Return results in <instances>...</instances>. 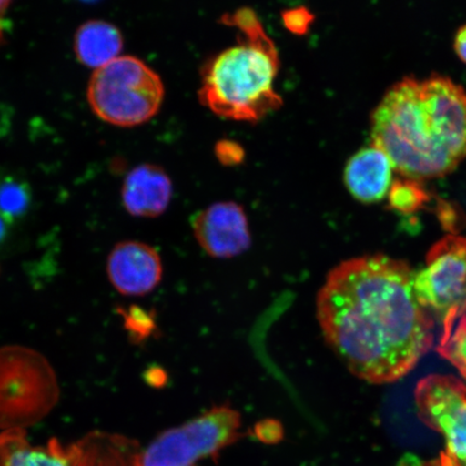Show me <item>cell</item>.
<instances>
[{"label": "cell", "instance_id": "6da1fadb", "mask_svg": "<svg viewBox=\"0 0 466 466\" xmlns=\"http://www.w3.org/2000/svg\"><path fill=\"white\" fill-rule=\"evenodd\" d=\"M415 273L403 260L377 254L342 261L317 299L325 340L362 380H400L433 345V319L419 304Z\"/></svg>", "mask_w": 466, "mask_h": 466}, {"label": "cell", "instance_id": "7a4b0ae2", "mask_svg": "<svg viewBox=\"0 0 466 466\" xmlns=\"http://www.w3.org/2000/svg\"><path fill=\"white\" fill-rule=\"evenodd\" d=\"M221 21L238 28L243 38L204 66L200 101L224 118L258 121L283 104L275 90L277 46L252 8L225 14Z\"/></svg>", "mask_w": 466, "mask_h": 466}, {"label": "cell", "instance_id": "3957f363", "mask_svg": "<svg viewBox=\"0 0 466 466\" xmlns=\"http://www.w3.org/2000/svg\"><path fill=\"white\" fill-rule=\"evenodd\" d=\"M371 138L403 177H441L459 166L436 141L416 78L401 79L384 95L371 114Z\"/></svg>", "mask_w": 466, "mask_h": 466}, {"label": "cell", "instance_id": "277c9868", "mask_svg": "<svg viewBox=\"0 0 466 466\" xmlns=\"http://www.w3.org/2000/svg\"><path fill=\"white\" fill-rule=\"evenodd\" d=\"M86 96L98 118L114 126L134 127L158 113L165 86L147 64L124 56L96 69Z\"/></svg>", "mask_w": 466, "mask_h": 466}, {"label": "cell", "instance_id": "5b68a950", "mask_svg": "<svg viewBox=\"0 0 466 466\" xmlns=\"http://www.w3.org/2000/svg\"><path fill=\"white\" fill-rule=\"evenodd\" d=\"M60 398L56 372L44 355L21 346L0 348V429L43 420Z\"/></svg>", "mask_w": 466, "mask_h": 466}, {"label": "cell", "instance_id": "8992f818", "mask_svg": "<svg viewBox=\"0 0 466 466\" xmlns=\"http://www.w3.org/2000/svg\"><path fill=\"white\" fill-rule=\"evenodd\" d=\"M241 413L228 405L214 406L199 417L165 431L139 451L134 466H195L218 457L240 440Z\"/></svg>", "mask_w": 466, "mask_h": 466}, {"label": "cell", "instance_id": "52a82bcc", "mask_svg": "<svg viewBox=\"0 0 466 466\" xmlns=\"http://www.w3.org/2000/svg\"><path fill=\"white\" fill-rule=\"evenodd\" d=\"M413 289L419 304L440 319V343L445 342L456 320L466 317V238L452 233L436 242L427 266L415 273Z\"/></svg>", "mask_w": 466, "mask_h": 466}, {"label": "cell", "instance_id": "ba28073f", "mask_svg": "<svg viewBox=\"0 0 466 466\" xmlns=\"http://www.w3.org/2000/svg\"><path fill=\"white\" fill-rule=\"evenodd\" d=\"M418 416L444 436L446 464L466 466V386L456 377L430 375L417 384Z\"/></svg>", "mask_w": 466, "mask_h": 466}, {"label": "cell", "instance_id": "9c48e42d", "mask_svg": "<svg viewBox=\"0 0 466 466\" xmlns=\"http://www.w3.org/2000/svg\"><path fill=\"white\" fill-rule=\"evenodd\" d=\"M420 97L441 148L458 165L466 158V91L451 78L420 81Z\"/></svg>", "mask_w": 466, "mask_h": 466}, {"label": "cell", "instance_id": "30bf717a", "mask_svg": "<svg viewBox=\"0 0 466 466\" xmlns=\"http://www.w3.org/2000/svg\"><path fill=\"white\" fill-rule=\"evenodd\" d=\"M190 223L198 244L213 258H235L252 244L248 215L236 202L214 203L192 215Z\"/></svg>", "mask_w": 466, "mask_h": 466}, {"label": "cell", "instance_id": "8fae6325", "mask_svg": "<svg viewBox=\"0 0 466 466\" xmlns=\"http://www.w3.org/2000/svg\"><path fill=\"white\" fill-rule=\"evenodd\" d=\"M107 273L120 294L142 297L154 291L161 282V256L148 244L127 241L116 244L107 261Z\"/></svg>", "mask_w": 466, "mask_h": 466}, {"label": "cell", "instance_id": "7c38bea8", "mask_svg": "<svg viewBox=\"0 0 466 466\" xmlns=\"http://www.w3.org/2000/svg\"><path fill=\"white\" fill-rule=\"evenodd\" d=\"M173 195L172 180L162 167L141 165L127 175L122 204L132 217L154 218L165 213Z\"/></svg>", "mask_w": 466, "mask_h": 466}, {"label": "cell", "instance_id": "4fadbf2b", "mask_svg": "<svg viewBox=\"0 0 466 466\" xmlns=\"http://www.w3.org/2000/svg\"><path fill=\"white\" fill-rule=\"evenodd\" d=\"M393 170L389 157L371 144L360 149L347 162L345 184L355 199L374 203L389 194Z\"/></svg>", "mask_w": 466, "mask_h": 466}, {"label": "cell", "instance_id": "5bb4252c", "mask_svg": "<svg viewBox=\"0 0 466 466\" xmlns=\"http://www.w3.org/2000/svg\"><path fill=\"white\" fill-rule=\"evenodd\" d=\"M0 466H77L72 446L51 440L33 446L25 430H5L0 434Z\"/></svg>", "mask_w": 466, "mask_h": 466}, {"label": "cell", "instance_id": "9a60e30c", "mask_svg": "<svg viewBox=\"0 0 466 466\" xmlns=\"http://www.w3.org/2000/svg\"><path fill=\"white\" fill-rule=\"evenodd\" d=\"M124 48L119 28L112 23L90 20L84 23L74 38V50L78 61L91 68H100L120 56Z\"/></svg>", "mask_w": 466, "mask_h": 466}, {"label": "cell", "instance_id": "2e32d148", "mask_svg": "<svg viewBox=\"0 0 466 466\" xmlns=\"http://www.w3.org/2000/svg\"><path fill=\"white\" fill-rule=\"evenodd\" d=\"M32 200L31 186L25 180L0 173V213L11 224L25 217Z\"/></svg>", "mask_w": 466, "mask_h": 466}, {"label": "cell", "instance_id": "e0dca14e", "mask_svg": "<svg viewBox=\"0 0 466 466\" xmlns=\"http://www.w3.org/2000/svg\"><path fill=\"white\" fill-rule=\"evenodd\" d=\"M390 208L403 214H413L430 200V196L418 179L399 178L392 182L389 194Z\"/></svg>", "mask_w": 466, "mask_h": 466}, {"label": "cell", "instance_id": "ac0fdd59", "mask_svg": "<svg viewBox=\"0 0 466 466\" xmlns=\"http://www.w3.org/2000/svg\"><path fill=\"white\" fill-rule=\"evenodd\" d=\"M437 352L456 367L466 380V317L460 319L456 330L445 342L440 343Z\"/></svg>", "mask_w": 466, "mask_h": 466}, {"label": "cell", "instance_id": "d6986e66", "mask_svg": "<svg viewBox=\"0 0 466 466\" xmlns=\"http://www.w3.org/2000/svg\"><path fill=\"white\" fill-rule=\"evenodd\" d=\"M122 314L126 319L127 329L138 341L149 336L151 330L155 329L154 319L141 308L133 307L127 312L122 310Z\"/></svg>", "mask_w": 466, "mask_h": 466}, {"label": "cell", "instance_id": "ffe728a7", "mask_svg": "<svg viewBox=\"0 0 466 466\" xmlns=\"http://www.w3.org/2000/svg\"><path fill=\"white\" fill-rule=\"evenodd\" d=\"M313 21V14L305 7L287 9L282 13L284 26L295 35H305L309 28H310Z\"/></svg>", "mask_w": 466, "mask_h": 466}, {"label": "cell", "instance_id": "44dd1931", "mask_svg": "<svg viewBox=\"0 0 466 466\" xmlns=\"http://www.w3.org/2000/svg\"><path fill=\"white\" fill-rule=\"evenodd\" d=\"M215 155L224 166L241 165L246 158V151L242 146L231 139H220L215 146Z\"/></svg>", "mask_w": 466, "mask_h": 466}, {"label": "cell", "instance_id": "7402d4cb", "mask_svg": "<svg viewBox=\"0 0 466 466\" xmlns=\"http://www.w3.org/2000/svg\"><path fill=\"white\" fill-rule=\"evenodd\" d=\"M253 435L261 442L272 445L281 441L284 437L283 425L273 419H266L255 425Z\"/></svg>", "mask_w": 466, "mask_h": 466}, {"label": "cell", "instance_id": "603a6c76", "mask_svg": "<svg viewBox=\"0 0 466 466\" xmlns=\"http://www.w3.org/2000/svg\"><path fill=\"white\" fill-rule=\"evenodd\" d=\"M453 46L458 56L466 64V25L458 29Z\"/></svg>", "mask_w": 466, "mask_h": 466}, {"label": "cell", "instance_id": "cb8c5ba5", "mask_svg": "<svg viewBox=\"0 0 466 466\" xmlns=\"http://www.w3.org/2000/svg\"><path fill=\"white\" fill-rule=\"evenodd\" d=\"M11 2H0V46L5 44V32L7 28V21H5V15L8 13Z\"/></svg>", "mask_w": 466, "mask_h": 466}, {"label": "cell", "instance_id": "d4e9b609", "mask_svg": "<svg viewBox=\"0 0 466 466\" xmlns=\"http://www.w3.org/2000/svg\"><path fill=\"white\" fill-rule=\"evenodd\" d=\"M13 225L10 221L0 213V247L5 241L9 235L10 226Z\"/></svg>", "mask_w": 466, "mask_h": 466}]
</instances>
